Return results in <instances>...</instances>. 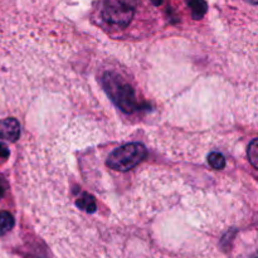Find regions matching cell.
I'll use <instances>...</instances> for the list:
<instances>
[{"label":"cell","mask_w":258,"mask_h":258,"mask_svg":"<svg viewBox=\"0 0 258 258\" xmlns=\"http://www.w3.org/2000/svg\"><path fill=\"white\" fill-rule=\"evenodd\" d=\"M14 227V218L7 211H0V236L7 234Z\"/></svg>","instance_id":"obj_7"},{"label":"cell","mask_w":258,"mask_h":258,"mask_svg":"<svg viewBox=\"0 0 258 258\" xmlns=\"http://www.w3.org/2000/svg\"><path fill=\"white\" fill-rule=\"evenodd\" d=\"M208 164L213 169L221 170V169L226 168V159H224V156L222 154L212 153L208 156Z\"/></svg>","instance_id":"obj_8"},{"label":"cell","mask_w":258,"mask_h":258,"mask_svg":"<svg viewBox=\"0 0 258 258\" xmlns=\"http://www.w3.org/2000/svg\"><path fill=\"white\" fill-rule=\"evenodd\" d=\"M4 193H5V185H4V183L2 181V179H0V199L4 197Z\"/></svg>","instance_id":"obj_11"},{"label":"cell","mask_w":258,"mask_h":258,"mask_svg":"<svg viewBox=\"0 0 258 258\" xmlns=\"http://www.w3.org/2000/svg\"><path fill=\"white\" fill-rule=\"evenodd\" d=\"M76 206H77L78 209L86 212V213H93L97 209L95 197L88 194L87 191H78Z\"/></svg>","instance_id":"obj_5"},{"label":"cell","mask_w":258,"mask_h":258,"mask_svg":"<svg viewBox=\"0 0 258 258\" xmlns=\"http://www.w3.org/2000/svg\"><path fill=\"white\" fill-rule=\"evenodd\" d=\"M102 86L108 97L125 112H133L139 107L134 88L113 72H106L102 78Z\"/></svg>","instance_id":"obj_1"},{"label":"cell","mask_w":258,"mask_h":258,"mask_svg":"<svg viewBox=\"0 0 258 258\" xmlns=\"http://www.w3.org/2000/svg\"><path fill=\"white\" fill-rule=\"evenodd\" d=\"M186 4L190 8L194 19L203 18L208 10V4L206 3V0H186Z\"/></svg>","instance_id":"obj_6"},{"label":"cell","mask_w":258,"mask_h":258,"mask_svg":"<svg viewBox=\"0 0 258 258\" xmlns=\"http://www.w3.org/2000/svg\"><path fill=\"white\" fill-rule=\"evenodd\" d=\"M138 0H106L102 9V18L110 25L125 28L135 15Z\"/></svg>","instance_id":"obj_3"},{"label":"cell","mask_w":258,"mask_h":258,"mask_svg":"<svg viewBox=\"0 0 258 258\" xmlns=\"http://www.w3.org/2000/svg\"><path fill=\"white\" fill-rule=\"evenodd\" d=\"M20 136V125L15 118L0 120V140L14 143Z\"/></svg>","instance_id":"obj_4"},{"label":"cell","mask_w":258,"mask_h":258,"mask_svg":"<svg viewBox=\"0 0 258 258\" xmlns=\"http://www.w3.org/2000/svg\"><path fill=\"white\" fill-rule=\"evenodd\" d=\"M151 3H153L154 5H160L161 3H163V0H151Z\"/></svg>","instance_id":"obj_12"},{"label":"cell","mask_w":258,"mask_h":258,"mask_svg":"<svg viewBox=\"0 0 258 258\" xmlns=\"http://www.w3.org/2000/svg\"><path fill=\"white\" fill-rule=\"evenodd\" d=\"M247 155H248V160L252 166L258 169V139H253L251 141V144L248 145V150H247Z\"/></svg>","instance_id":"obj_9"},{"label":"cell","mask_w":258,"mask_h":258,"mask_svg":"<svg viewBox=\"0 0 258 258\" xmlns=\"http://www.w3.org/2000/svg\"><path fill=\"white\" fill-rule=\"evenodd\" d=\"M148 155L145 146L140 143H130L115 149L108 155L107 166L118 171H127L136 168Z\"/></svg>","instance_id":"obj_2"},{"label":"cell","mask_w":258,"mask_h":258,"mask_svg":"<svg viewBox=\"0 0 258 258\" xmlns=\"http://www.w3.org/2000/svg\"><path fill=\"white\" fill-rule=\"evenodd\" d=\"M0 158L2 159H8L9 158V150H8L7 146L4 144L0 143Z\"/></svg>","instance_id":"obj_10"}]
</instances>
